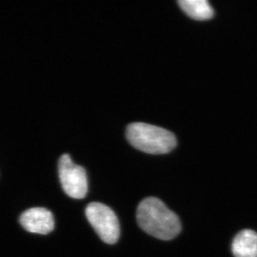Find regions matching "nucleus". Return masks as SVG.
Returning a JSON list of instances; mask_svg holds the SVG:
<instances>
[{"label":"nucleus","mask_w":257,"mask_h":257,"mask_svg":"<svg viewBox=\"0 0 257 257\" xmlns=\"http://www.w3.org/2000/svg\"><path fill=\"white\" fill-rule=\"evenodd\" d=\"M180 7L189 17L196 20H206L213 16V10L206 0H181Z\"/></svg>","instance_id":"nucleus-7"},{"label":"nucleus","mask_w":257,"mask_h":257,"mask_svg":"<svg viewBox=\"0 0 257 257\" xmlns=\"http://www.w3.org/2000/svg\"><path fill=\"white\" fill-rule=\"evenodd\" d=\"M126 139L134 148L154 155L170 153L177 146L176 137L170 131L143 122L128 125Z\"/></svg>","instance_id":"nucleus-2"},{"label":"nucleus","mask_w":257,"mask_h":257,"mask_svg":"<svg viewBox=\"0 0 257 257\" xmlns=\"http://www.w3.org/2000/svg\"><path fill=\"white\" fill-rule=\"evenodd\" d=\"M137 221L144 231L160 240H172L182 229L178 216L156 197H148L140 202Z\"/></svg>","instance_id":"nucleus-1"},{"label":"nucleus","mask_w":257,"mask_h":257,"mask_svg":"<svg viewBox=\"0 0 257 257\" xmlns=\"http://www.w3.org/2000/svg\"><path fill=\"white\" fill-rule=\"evenodd\" d=\"M20 222L29 232L41 235L52 232L55 226L54 215L44 207H34L23 212Z\"/></svg>","instance_id":"nucleus-5"},{"label":"nucleus","mask_w":257,"mask_h":257,"mask_svg":"<svg viewBox=\"0 0 257 257\" xmlns=\"http://www.w3.org/2000/svg\"><path fill=\"white\" fill-rule=\"evenodd\" d=\"M58 175L63 191L68 197L83 199L87 196L88 186L85 169L76 165L68 154L61 156L58 162Z\"/></svg>","instance_id":"nucleus-4"},{"label":"nucleus","mask_w":257,"mask_h":257,"mask_svg":"<svg viewBox=\"0 0 257 257\" xmlns=\"http://www.w3.org/2000/svg\"><path fill=\"white\" fill-rule=\"evenodd\" d=\"M85 213L91 226L102 241L107 244H115L118 240V219L109 206L100 202H92L86 207Z\"/></svg>","instance_id":"nucleus-3"},{"label":"nucleus","mask_w":257,"mask_h":257,"mask_svg":"<svg viewBox=\"0 0 257 257\" xmlns=\"http://www.w3.org/2000/svg\"><path fill=\"white\" fill-rule=\"evenodd\" d=\"M231 250L235 257H257V233L241 230L233 239Z\"/></svg>","instance_id":"nucleus-6"}]
</instances>
